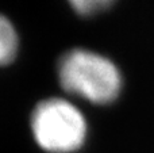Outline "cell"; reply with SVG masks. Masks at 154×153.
Wrapping results in <instances>:
<instances>
[{"label": "cell", "mask_w": 154, "mask_h": 153, "mask_svg": "<svg viewBox=\"0 0 154 153\" xmlns=\"http://www.w3.org/2000/svg\"><path fill=\"white\" fill-rule=\"evenodd\" d=\"M57 77L65 92L93 105H109L120 94L122 75L109 58L87 49H72L57 64Z\"/></svg>", "instance_id": "obj_1"}, {"label": "cell", "mask_w": 154, "mask_h": 153, "mask_svg": "<svg viewBox=\"0 0 154 153\" xmlns=\"http://www.w3.org/2000/svg\"><path fill=\"white\" fill-rule=\"evenodd\" d=\"M30 127L38 146L49 153H75L84 146L88 136L84 114L64 98L37 103Z\"/></svg>", "instance_id": "obj_2"}, {"label": "cell", "mask_w": 154, "mask_h": 153, "mask_svg": "<svg viewBox=\"0 0 154 153\" xmlns=\"http://www.w3.org/2000/svg\"><path fill=\"white\" fill-rule=\"evenodd\" d=\"M20 38L14 22L0 12V67L12 64L18 57Z\"/></svg>", "instance_id": "obj_3"}, {"label": "cell", "mask_w": 154, "mask_h": 153, "mask_svg": "<svg viewBox=\"0 0 154 153\" xmlns=\"http://www.w3.org/2000/svg\"><path fill=\"white\" fill-rule=\"evenodd\" d=\"M114 2L115 0H68L70 7L82 16H91L101 12Z\"/></svg>", "instance_id": "obj_4"}]
</instances>
